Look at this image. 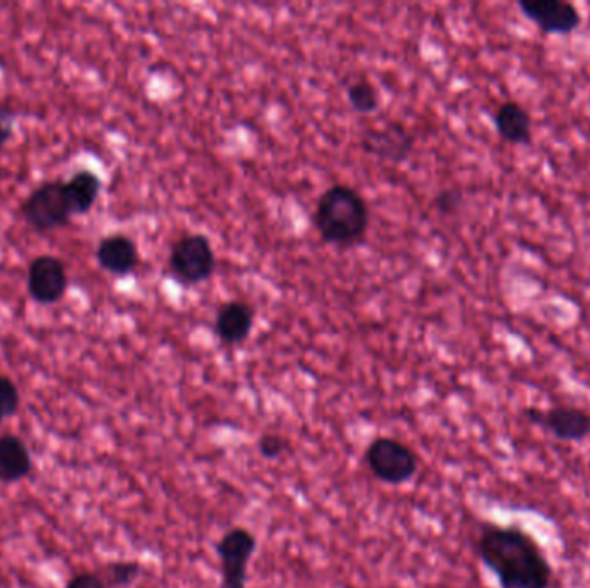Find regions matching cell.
<instances>
[{"instance_id":"52a82bcc","label":"cell","mask_w":590,"mask_h":588,"mask_svg":"<svg viewBox=\"0 0 590 588\" xmlns=\"http://www.w3.org/2000/svg\"><path fill=\"white\" fill-rule=\"evenodd\" d=\"M523 416L559 442L582 443L590 437V411L574 404H558L549 410L529 407Z\"/></svg>"},{"instance_id":"8fae6325","label":"cell","mask_w":590,"mask_h":588,"mask_svg":"<svg viewBox=\"0 0 590 588\" xmlns=\"http://www.w3.org/2000/svg\"><path fill=\"white\" fill-rule=\"evenodd\" d=\"M99 266L111 275H131L140 263L139 249L130 237L123 233H113L101 240L95 251Z\"/></svg>"},{"instance_id":"5b68a950","label":"cell","mask_w":590,"mask_h":588,"mask_svg":"<svg viewBox=\"0 0 590 588\" xmlns=\"http://www.w3.org/2000/svg\"><path fill=\"white\" fill-rule=\"evenodd\" d=\"M26 223L38 233L54 232L68 227L71 219L70 206L66 200L65 182L50 180L42 183L28 195L21 206Z\"/></svg>"},{"instance_id":"7c38bea8","label":"cell","mask_w":590,"mask_h":588,"mask_svg":"<svg viewBox=\"0 0 590 588\" xmlns=\"http://www.w3.org/2000/svg\"><path fill=\"white\" fill-rule=\"evenodd\" d=\"M254 309L244 301H230L221 305L215 321L218 338L227 345H241L253 332Z\"/></svg>"},{"instance_id":"44dd1931","label":"cell","mask_w":590,"mask_h":588,"mask_svg":"<svg viewBox=\"0 0 590 588\" xmlns=\"http://www.w3.org/2000/svg\"><path fill=\"white\" fill-rule=\"evenodd\" d=\"M14 137V114L8 107L0 106V149Z\"/></svg>"},{"instance_id":"9a60e30c","label":"cell","mask_w":590,"mask_h":588,"mask_svg":"<svg viewBox=\"0 0 590 588\" xmlns=\"http://www.w3.org/2000/svg\"><path fill=\"white\" fill-rule=\"evenodd\" d=\"M102 182L94 171L80 170L65 182V194L71 216H83L92 211L101 195Z\"/></svg>"},{"instance_id":"5bb4252c","label":"cell","mask_w":590,"mask_h":588,"mask_svg":"<svg viewBox=\"0 0 590 588\" xmlns=\"http://www.w3.org/2000/svg\"><path fill=\"white\" fill-rule=\"evenodd\" d=\"M32 471V456L26 443L16 435L0 437V482L16 483Z\"/></svg>"},{"instance_id":"277c9868","label":"cell","mask_w":590,"mask_h":588,"mask_svg":"<svg viewBox=\"0 0 590 588\" xmlns=\"http://www.w3.org/2000/svg\"><path fill=\"white\" fill-rule=\"evenodd\" d=\"M167 268L178 284L199 285L209 280L217 268V254L208 237L187 233L170 251Z\"/></svg>"},{"instance_id":"8992f818","label":"cell","mask_w":590,"mask_h":588,"mask_svg":"<svg viewBox=\"0 0 590 588\" xmlns=\"http://www.w3.org/2000/svg\"><path fill=\"white\" fill-rule=\"evenodd\" d=\"M256 549V535L248 528L232 527L220 537L215 551L220 560L221 588H247L248 564Z\"/></svg>"},{"instance_id":"ffe728a7","label":"cell","mask_w":590,"mask_h":588,"mask_svg":"<svg viewBox=\"0 0 590 588\" xmlns=\"http://www.w3.org/2000/svg\"><path fill=\"white\" fill-rule=\"evenodd\" d=\"M461 204H463V194L460 191H442L433 200V207L442 216H451L460 211Z\"/></svg>"},{"instance_id":"e0dca14e","label":"cell","mask_w":590,"mask_h":588,"mask_svg":"<svg viewBox=\"0 0 590 588\" xmlns=\"http://www.w3.org/2000/svg\"><path fill=\"white\" fill-rule=\"evenodd\" d=\"M142 575L139 561H116L107 566V576L113 587H128Z\"/></svg>"},{"instance_id":"4fadbf2b","label":"cell","mask_w":590,"mask_h":588,"mask_svg":"<svg viewBox=\"0 0 590 588\" xmlns=\"http://www.w3.org/2000/svg\"><path fill=\"white\" fill-rule=\"evenodd\" d=\"M497 134L513 146H529L532 142V118L529 111L514 101L505 102L494 116Z\"/></svg>"},{"instance_id":"9c48e42d","label":"cell","mask_w":590,"mask_h":588,"mask_svg":"<svg viewBox=\"0 0 590 588\" xmlns=\"http://www.w3.org/2000/svg\"><path fill=\"white\" fill-rule=\"evenodd\" d=\"M26 285L33 301L42 305L58 304L70 285L65 263L49 254L35 257L28 266Z\"/></svg>"},{"instance_id":"7a4b0ae2","label":"cell","mask_w":590,"mask_h":588,"mask_svg":"<svg viewBox=\"0 0 590 588\" xmlns=\"http://www.w3.org/2000/svg\"><path fill=\"white\" fill-rule=\"evenodd\" d=\"M314 227L326 244L355 247L367 239L370 209L356 188L334 185L317 199Z\"/></svg>"},{"instance_id":"ac0fdd59","label":"cell","mask_w":590,"mask_h":588,"mask_svg":"<svg viewBox=\"0 0 590 588\" xmlns=\"http://www.w3.org/2000/svg\"><path fill=\"white\" fill-rule=\"evenodd\" d=\"M21 395L16 383L4 374H0V422L11 418L20 410Z\"/></svg>"},{"instance_id":"2e32d148","label":"cell","mask_w":590,"mask_h":588,"mask_svg":"<svg viewBox=\"0 0 590 588\" xmlns=\"http://www.w3.org/2000/svg\"><path fill=\"white\" fill-rule=\"evenodd\" d=\"M347 101L356 113L371 114L379 107V92L368 80H356L347 87Z\"/></svg>"},{"instance_id":"d6986e66","label":"cell","mask_w":590,"mask_h":588,"mask_svg":"<svg viewBox=\"0 0 590 588\" xmlns=\"http://www.w3.org/2000/svg\"><path fill=\"white\" fill-rule=\"evenodd\" d=\"M289 449L287 438L284 435L275 434V431H266L257 440V451H259L261 458L268 459V461H278Z\"/></svg>"},{"instance_id":"3957f363","label":"cell","mask_w":590,"mask_h":588,"mask_svg":"<svg viewBox=\"0 0 590 588\" xmlns=\"http://www.w3.org/2000/svg\"><path fill=\"white\" fill-rule=\"evenodd\" d=\"M365 464L373 479L385 485L412 482L419 470V458L412 446L394 437H377L368 443Z\"/></svg>"},{"instance_id":"6da1fadb","label":"cell","mask_w":590,"mask_h":588,"mask_svg":"<svg viewBox=\"0 0 590 588\" xmlns=\"http://www.w3.org/2000/svg\"><path fill=\"white\" fill-rule=\"evenodd\" d=\"M475 552L499 588H549L553 584L554 568L546 552L518 524H482Z\"/></svg>"},{"instance_id":"ba28073f","label":"cell","mask_w":590,"mask_h":588,"mask_svg":"<svg viewBox=\"0 0 590 588\" xmlns=\"http://www.w3.org/2000/svg\"><path fill=\"white\" fill-rule=\"evenodd\" d=\"M518 8L547 35H570L582 25V14L565 0H520Z\"/></svg>"},{"instance_id":"30bf717a","label":"cell","mask_w":590,"mask_h":588,"mask_svg":"<svg viewBox=\"0 0 590 588\" xmlns=\"http://www.w3.org/2000/svg\"><path fill=\"white\" fill-rule=\"evenodd\" d=\"M415 138L400 122H391L383 128H373L362 135V149L387 163H404L413 152Z\"/></svg>"},{"instance_id":"7402d4cb","label":"cell","mask_w":590,"mask_h":588,"mask_svg":"<svg viewBox=\"0 0 590 588\" xmlns=\"http://www.w3.org/2000/svg\"><path fill=\"white\" fill-rule=\"evenodd\" d=\"M66 588H107L101 576L95 573L83 572L78 573L71 578L70 584Z\"/></svg>"}]
</instances>
